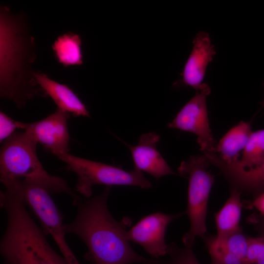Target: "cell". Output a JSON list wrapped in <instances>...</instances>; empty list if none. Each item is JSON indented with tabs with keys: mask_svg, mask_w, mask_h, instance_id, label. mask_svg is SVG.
Returning <instances> with one entry per match:
<instances>
[{
	"mask_svg": "<svg viewBox=\"0 0 264 264\" xmlns=\"http://www.w3.org/2000/svg\"><path fill=\"white\" fill-rule=\"evenodd\" d=\"M111 186H106L99 194L73 201L77 207L75 218L65 224L66 233L75 235L86 244L84 258L89 264H153L132 248L127 236L132 220L125 217L121 221L110 213L108 199Z\"/></svg>",
	"mask_w": 264,
	"mask_h": 264,
	"instance_id": "cell-1",
	"label": "cell"
},
{
	"mask_svg": "<svg viewBox=\"0 0 264 264\" xmlns=\"http://www.w3.org/2000/svg\"><path fill=\"white\" fill-rule=\"evenodd\" d=\"M35 49L24 14H14L8 7L1 5L0 94L19 108L43 91L38 88L35 71L32 69L36 58Z\"/></svg>",
	"mask_w": 264,
	"mask_h": 264,
	"instance_id": "cell-2",
	"label": "cell"
},
{
	"mask_svg": "<svg viewBox=\"0 0 264 264\" xmlns=\"http://www.w3.org/2000/svg\"><path fill=\"white\" fill-rule=\"evenodd\" d=\"M0 204L7 218L0 242L6 264H69L52 248L18 194L1 193Z\"/></svg>",
	"mask_w": 264,
	"mask_h": 264,
	"instance_id": "cell-3",
	"label": "cell"
},
{
	"mask_svg": "<svg viewBox=\"0 0 264 264\" xmlns=\"http://www.w3.org/2000/svg\"><path fill=\"white\" fill-rule=\"evenodd\" d=\"M37 141L26 132H15L4 140L0 153V180L4 185L21 181L41 186L50 194L79 198L62 177L48 174L36 152Z\"/></svg>",
	"mask_w": 264,
	"mask_h": 264,
	"instance_id": "cell-4",
	"label": "cell"
},
{
	"mask_svg": "<svg viewBox=\"0 0 264 264\" xmlns=\"http://www.w3.org/2000/svg\"><path fill=\"white\" fill-rule=\"evenodd\" d=\"M210 163L204 155L191 156L177 169L180 176L189 180L186 213L190 228L182 238L184 245L193 247L197 237L203 238L207 231L206 220L209 197L214 176L207 170Z\"/></svg>",
	"mask_w": 264,
	"mask_h": 264,
	"instance_id": "cell-5",
	"label": "cell"
},
{
	"mask_svg": "<svg viewBox=\"0 0 264 264\" xmlns=\"http://www.w3.org/2000/svg\"><path fill=\"white\" fill-rule=\"evenodd\" d=\"M66 163L69 171L77 176L75 190L86 198L91 197L94 185L134 186L149 188L152 184L142 172L121 168L79 157L68 153L56 155Z\"/></svg>",
	"mask_w": 264,
	"mask_h": 264,
	"instance_id": "cell-6",
	"label": "cell"
},
{
	"mask_svg": "<svg viewBox=\"0 0 264 264\" xmlns=\"http://www.w3.org/2000/svg\"><path fill=\"white\" fill-rule=\"evenodd\" d=\"M11 189L15 191L39 220L42 229L50 235L69 264H80L66 240L64 216L50 193L44 188L23 181H17Z\"/></svg>",
	"mask_w": 264,
	"mask_h": 264,
	"instance_id": "cell-7",
	"label": "cell"
},
{
	"mask_svg": "<svg viewBox=\"0 0 264 264\" xmlns=\"http://www.w3.org/2000/svg\"><path fill=\"white\" fill-rule=\"evenodd\" d=\"M210 93V87L203 83L168 126L195 134L200 150L215 153L216 141L209 126L206 104V98Z\"/></svg>",
	"mask_w": 264,
	"mask_h": 264,
	"instance_id": "cell-8",
	"label": "cell"
},
{
	"mask_svg": "<svg viewBox=\"0 0 264 264\" xmlns=\"http://www.w3.org/2000/svg\"><path fill=\"white\" fill-rule=\"evenodd\" d=\"M184 214L158 212L147 215L127 231V238L142 246L154 259H158L167 253L165 237L168 225Z\"/></svg>",
	"mask_w": 264,
	"mask_h": 264,
	"instance_id": "cell-9",
	"label": "cell"
},
{
	"mask_svg": "<svg viewBox=\"0 0 264 264\" xmlns=\"http://www.w3.org/2000/svg\"><path fill=\"white\" fill-rule=\"evenodd\" d=\"M69 117V113L57 108L43 119L31 123H23L22 129L54 155L68 153Z\"/></svg>",
	"mask_w": 264,
	"mask_h": 264,
	"instance_id": "cell-10",
	"label": "cell"
},
{
	"mask_svg": "<svg viewBox=\"0 0 264 264\" xmlns=\"http://www.w3.org/2000/svg\"><path fill=\"white\" fill-rule=\"evenodd\" d=\"M216 54L209 34L203 31L197 34L193 41V48L185 64L181 78L175 87H190L198 90L202 85L208 64Z\"/></svg>",
	"mask_w": 264,
	"mask_h": 264,
	"instance_id": "cell-11",
	"label": "cell"
},
{
	"mask_svg": "<svg viewBox=\"0 0 264 264\" xmlns=\"http://www.w3.org/2000/svg\"><path fill=\"white\" fill-rule=\"evenodd\" d=\"M211 164L216 166L230 185L242 192L253 197L264 192V162L256 168L244 170L224 161L214 152H203Z\"/></svg>",
	"mask_w": 264,
	"mask_h": 264,
	"instance_id": "cell-12",
	"label": "cell"
},
{
	"mask_svg": "<svg viewBox=\"0 0 264 264\" xmlns=\"http://www.w3.org/2000/svg\"><path fill=\"white\" fill-rule=\"evenodd\" d=\"M160 135L154 132L142 134L135 146H129L133 161L134 169L144 172L156 179L176 174L171 168L156 148Z\"/></svg>",
	"mask_w": 264,
	"mask_h": 264,
	"instance_id": "cell-13",
	"label": "cell"
},
{
	"mask_svg": "<svg viewBox=\"0 0 264 264\" xmlns=\"http://www.w3.org/2000/svg\"><path fill=\"white\" fill-rule=\"evenodd\" d=\"M248 237L242 226L221 239L205 235L202 239L210 256L211 264H246Z\"/></svg>",
	"mask_w": 264,
	"mask_h": 264,
	"instance_id": "cell-14",
	"label": "cell"
},
{
	"mask_svg": "<svg viewBox=\"0 0 264 264\" xmlns=\"http://www.w3.org/2000/svg\"><path fill=\"white\" fill-rule=\"evenodd\" d=\"M34 77L38 86L51 97L58 109L75 116L90 117L85 105L69 87L51 79L44 73L35 72Z\"/></svg>",
	"mask_w": 264,
	"mask_h": 264,
	"instance_id": "cell-15",
	"label": "cell"
},
{
	"mask_svg": "<svg viewBox=\"0 0 264 264\" xmlns=\"http://www.w3.org/2000/svg\"><path fill=\"white\" fill-rule=\"evenodd\" d=\"M250 122L241 121L230 129L216 145L215 152L225 162L239 160L240 153L243 150L252 133Z\"/></svg>",
	"mask_w": 264,
	"mask_h": 264,
	"instance_id": "cell-16",
	"label": "cell"
},
{
	"mask_svg": "<svg viewBox=\"0 0 264 264\" xmlns=\"http://www.w3.org/2000/svg\"><path fill=\"white\" fill-rule=\"evenodd\" d=\"M230 197L215 214V220L217 239H221L237 230L241 226L240 222L243 206L241 200V193L230 188Z\"/></svg>",
	"mask_w": 264,
	"mask_h": 264,
	"instance_id": "cell-17",
	"label": "cell"
},
{
	"mask_svg": "<svg viewBox=\"0 0 264 264\" xmlns=\"http://www.w3.org/2000/svg\"><path fill=\"white\" fill-rule=\"evenodd\" d=\"M82 44L78 34L68 32L56 38L52 49L56 60L64 67L80 66L83 63Z\"/></svg>",
	"mask_w": 264,
	"mask_h": 264,
	"instance_id": "cell-18",
	"label": "cell"
},
{
	"mask_svg": "<svg viewBox=\"0 0 264 264\" xmlns=\"http://www.w3.org/2000/svg\"><path fill=\"white\" fill-rule=\"evenodd\" d=\"M264 162V129L252 132L241 159L231 162L244 170L256 168ZM228 163V162H227Z\"/></svg>",
	"mask_w": 264,
	"mask_h": 264,
	"instance_id": "cell-19",
	"label": "cell"
},
{
	"mask_svg": "<svg viewBox=\"0 0 264 264\" xmlns=\"http://www.w3.org/2000/svg\"><path fill=\"white\" fill-rule=\"evenodd\" d=\"M167 259H154L153 264H200L192 247H179L175 243L168 245Z\"/></svg>",
	"mask_w": 264,
	"mask_h": 264,
	"instance_id": "cell-20",
	"label": "cell"
},
{
	"mask_svg": "<svg viewBox=\"0 0 264 264\" xmlns=\"http://www.w3.org/2000/svg\"><path fill=\"white\" fill-rule=\"evenodd\" d=\"M246 264H264V238L248 237Z\"/></svg>",
	"mask_w": 264,
	"mask_h": 264,
	"instance_id": "cell-21",
	"label": "cell"
},
{
	"mask_svg": "<svg viewBox=\"0 0 264 264\" xmlns=\"http://www.w3.org/2000/svg\"><path fill=\"white\" fill-rule=\"evenodd\" d=\"M22 122L15 120L3 111L0 112V141L3 142L16 131L22 129Z\"/></svg>",
	"mask_w": 264,
	"mask_h": 264,
	"instance_id": "cell-22",
	"label": "cell"
},
{
	"mask_svg": "<svg viewBox=\"0 0 264 264\" xmlns=\"http://www.w3.org/2000/svg\"><path fill=\"white\" fill-rule=\"evenodd\" d=\"M242 202L244 207L255 208L259 211V213L264 216V192L253 197L251 200H244Z\"/></svg>",
	"mask_w": 264,
	"mask_h": 264,
	"instance_id": "cell-23",
	"label": "cell"
},
{
	"mask_svg": "<svg viewBox=\"0 0 264 264\" xmlns=\"http://www.w3.org/2000/svg\"><path fill=\"white\" fill-rule=\"evenodd\" d=\"M246 220L254 227L258 236L264 238V216L255 212L249 215Z\"/></svg>",
	"mask_w": 264,
	"mask_h": 264,
	"instance_id": "cell-24",
	"label": "cell"
},
{
	"mask_svg": "<svg viewBox=\"0 0 264 264\" xmlns=\"http://www.w3.org/2000/svg\"><path fill=\"white\" fill-rule=\"evenodd\" d=\"M263 87H264V82L263 83ZM261 104L262 106L264 108V100L261 102Z\"/></svg>",
	"mask_w": 264,
	"mask_h": 264,
	"instance_id": "cell-25",
	"label": "cell"
}]
</instances>
